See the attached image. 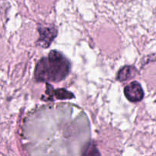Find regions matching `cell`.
<instances>
[{
  "mask_svg": "<svg viewBox=\"0 0 156 156\" xmlns=\"http://www.w3.org/2000/svg\"><path fill=\"white\" fill-rule=\"evenodd\" d=\"M71 69L67 58L57 50H51L47 57H44L35 67L34 79L38 82H59L66 79Z\"/></svg>",
  "mask_w": 156,
  "mask_h": 156,
  "instance_id": "cell-1",
  "label": "cell"
},
{
  "mask_svg": "<svg viewBox=\"0 0 156 156\" xmlns=\"http://www.w3.org/2000/svg\"><path fill=\"white\" fill-rule=\"evenodd\" d=\"M124 94L131 102H139L144 98V91L141 85L136 81L130 82L124 88Z\"/></svg>",
  "mask_w": 156,
  "mask_h": 156,
  "instance_id": "cell-2",
  "label": "cell"
},
{
  "mask_svg": "<svg viewBox=\"0 0 156 156\" xmlns=\"http://www.w3.org/2000/svg\"><path fill=\"white\" fill-rule=\"evenodd\" d=\"M40 33V38L38 44L44 48H47L51 44L57 34V30L55 27H40L38 28Z\"/></svg>",
  "mask_w": 156,
  "mask_h": 156,
  "instance_id": "cell-3",
  "label": "cell"
},
{
  "mask_svg": "<svg viewBox=\"0 0 156 156\" xmlns=\"http://www.w3.org/2000/svg\"><path fill=\"white\" fill-rule=\"evenodd\" d=\"M136 74V69L132 66H125L119 70L117 79L120 82H125L133 78Z\"/></svg>",
  "mask_w": 156,
  "mask_h": 156,
  "instance_id": "cell-4",
  "label": "cell"
},
{
  "mask_svg": "<svg viewBox=\"0 0 156 156\" xmlns=\"http://www.w3.org/2000/svg\"><path fill=\"white\" fill-rule=\"evenodd\" d=\"M54 96L57 99L64 100V99H72L75 97L74 94L64 88H58L54 90Z\"/></svg>",
  "mask_w": 156,
  "mask_h": 156,
  "instance_id": "cell-5",
  "label": "cell"
},
{
  "mask_svg": "<svg viewBox=\"0 0 156 156\" xmlns=\"http://www.w3.org/2000/svg\"><path fill=\"white\" fill-rule=\"evenodd\" d=\"M155 13H156V9H155Z\"/></svg>",
  "mask_w": 156,
  "mask_h": 156,
  "instance_id": "cell-6",
  "label": "cell"
}]
</instances>
